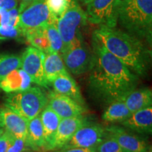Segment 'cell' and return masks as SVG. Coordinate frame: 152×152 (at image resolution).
I'll use <instances>...</instances> for the list:
<instances>
[{"label": "cell", "instance_id": "6da1fadb", "mask_svg": "<svg viewBox=\"0 0 152 152\" xmlns=\"http://www.w3.org/2000/svg\"><path fill=\"white\" fill-rule=\"evenodd\" d=\"M94 61L90 70L89 84L99 99L111 104L134 90L139 77L92 36Z\"/></svg>", "mask_w": 152, "mask_h": 152}, {"label": "cell", "instance_id": "7a4b0ae2", "mask_svg": "<svg viewBox=\"0 0 152 152\" xmlns=\"http://www.w3.org/2000/svg\"><path fill=\"white\" fill-rule=\"evenodd\" d=\"M93 35L133 73L144 77L149 70L151 51L142 41L128 32L100 26Z\"/></svg>", "mask_w": 152, "mask_h": 152}, {"label": "cell", "instance_id": "3957f363", "mask_svg": "<svg viewBox=\"0 0 152 152\" xmlns=\"http://www.w3.org/2000/svg\"><path fill=\"white\" fill-rule=\"evenodd\" d=\"M118 22L128 33L151 42L152 0H121Z\"/></svg>", "mask_w": 152, "mask_h": 152}, {"label": "cell", "instance_id": "277c9868", "mask_svg": "<svg viewBox=\"0 0 152 152\" xmlns=\"http://www.w3.org/2000/svg\"><path fill=\"white\" fill-rule=\"evenodd\" d=\"M48 104V96L38 87L9 93L5 99V106L9 108L30 121L39 115Z\"/></svg>", "mask_w": 152, "mask_h": 152}, {"label": "cell", "instance_id": "5b68a950", "mask_svg": "<svg viewBox=\"0 0 152 152\" xmlns=\"http://www.w3.org/2000/svg\"><path fill=\"white\" fill-rule=\"evenodd\" d=\"M19 28L24 32L46 27L56 23L47 7L46 0H23L18 8Z\"/></svg>", "mask_w": 152, "mask_h": 152}, {"label": "cell", "instance_id": "8992f818", "mask_svg": "<svg viewBox=\"0 0 152 152\" xmlns=\"http://www.w3.org/2000/svg\"><path fill=\"white\" fill-rule=\"evenodd\" d=\"M87 16L77 1L71 0L68 8L56 20V26L61 36L64 52L77 37L81 36L80 29L86 25Z\"/></svg>", "mask_w": 152, "mask_h": 152}, {"label": "cell", "instance_id": "52a82bcc", "mask_svg": "<svg viewBox=\"0 0 152 152\" xmlns=\"http://www.w3.org/2000/svg\"><path fill=\"white\" fill-rule=\"evenodd\" d=\"M61 56L66 69L75 75L90 71L94 61V53L83 41L82 36L77 37Z\"/></svg>", "mask_w": 152, "mask_h": 152}, {"label": "cell", "instance_id": "ba28073f", "mask_svg": "<svg viewBox=\"0 0 152 152\" xmlns=\"http://www.w3.org/2000/svg\"><path fill=\"white\" fill-rule=\"evenodd\" d=\"M121 0H92L87 4V20L94 24L116 26Z\"/></svg>", "mask_w": 152, "mask_h": 152}, {"label": "cell", "instance_id": "9c48e42d", "mask_svg": "<svg viewBox=\"0 0 152 152\" xmlns=\"http://www.w3.org/2000/svg\"><path fill=\"white\" fill-rule=\"evenodd\" d=\"M45 56V53L39 49L33 47H28L20 56V68L30 76L32 83L47 88L49 83L44 71Z\"/></svg>", "mask_w": 152, "mask_h": 152}, {"label": "cell", "instance_id": "30bf717a", "mask_svg": "<svg viewBox=\"0 0 152 152\" xmlns=\"http://www.w3.org/2000/svg\"><path fill=\"white\" fill-rule=\"evenodd\" d=\"M106 137V128L98 123L86 121L63 147L94 149Z\"/></svg>", "mask_w": 152, "mask_h": 152}, {"label": "cell", "instance_id": "8fae6325", "mask_svg": "<svg viewBox=\"0 0 152 152\" xmlns=\"http://www.w3.org/2000/svg\"><path fill=\"white\" fill-rule=\"evenodd\" d=\"M105 128L106 136L115 140L126 152H149L151 146L144 139L116 125Z\"/></svg>", "mask_w": 152, "mask_h": 152}, {"label": "cell", "instance_id": "7c38bea8", "mask_svg": "<svg viewBox=\"0 0 152 152\" xmlns=\"http://www.w3.org/2000/svg\"><path fill=\"white\" fill-rule=\"evenodd\" d=\"M47 106L61 118H68L81 115L85 108L65 95L52 92L48 96Z\"/></svg>", "mask_w": 152, "mask_h": 152}, {"label": "cell", "instance_id": "4fadbf2b", "mask_svg": "<svg viewBox=\"0 0 152 152\" xmlns=\"http://www.w3.org/2000/svg\"><path fill=\"white\" fill-rule=\"evenodd\" d=\"M87 120L82 115L61 120L49 151L58 150L65 146L76 131Z\"/></svg>", "mask_w": 152, "mask_h": 152}, {"label": "cell", "instance_id": "5bb4252c", "mask_svg": "<svg viewBox=\"0 0 152 152\" xmlns=\"http://www.w3.org/2000/svg\"><path fill=\"white\" fill-rule=\"evenodd\" d=\"M28 123L26 119L7 106L0 109V124L1 128L10 132L14 137L26 140Z\"/></svg>", "mask_w": 152, "mask_h": 152}, {"label": "cell", "instance_id": "9a60e30c", "mask_svg": "<svg viewBox=\"0 0 152 152\" xmlns=\"http://www.w3.org/2000/svg\"><path fill=\"white\" fill-rule=\"evenodd\" d=\"M52 83L54 92L68 96L85 107V101L79 87L69 73L59 75Z\"/></svg>", "mask_w": 152, "mask_h": 152}, {"label": "cell", "instance_id": "2e32d148", "mask_svg": "<svg viewBox=\"0 0 152 152\" xmlns=\"http://www.w3.org/2000/svg\"><path fill=\"white\" fill-rule=\"evenodd\" d=\"M32 80L30 76L22 68L10 72L0 82V90L7 93L20 92L30 87Z\"/></svg>", "mask_w": 152, "mask_h": 152}, {"label": "cell", "instance_id": "e0dca14e", "mask_svg": "<svg viewBox=\"0 0 152 152\" xmlns=\"http://www.w3.org/2000/svg\"><path fill=\"white\" fill-rule=\"evenodd\" d=\"M125 128L140 133L151 134L152 132V106L133 113L131 116L121 123Z\"/></svg>", "mask_w": 152, "mask_h": 152}, {"label": "cell", "instance_id": "ac0fdd59", "mask_svg": "<svg viewBox=\"0 0 152 152\" xmlns=\"http://www.w3.org/2000/svg\"><path fill=\"white\" fill-rule=\"evenodd\" d=\"M121 99L133 113L152 105V92L149 88H135L125 94Z\"/></svg>", "mask_w": 152, "mask_h": 152}, {"label": "cell", "instance_id": "d6986e66", "mask_svg": "<svg viewBox=\"0 0 152 152\" xmlns=\"http://www.w3.org/2000/svg\"><path fill=\"white\" fill-rule=\"evenodd\" d=\"M42 124L45 140V151H49L51 144L56 134L57 128L61 118L55 112L47 106L39 114Z\"/></svg>", "mask_w": 152, "mask_h": 152}, {"label": "cell", "instance_id": "ffe728a7", "mask_svg": "<svg viewBox=\"0 0 152 152\" xmlns=\"http://www.w3.org/2000/svg\"><path fill=\"white\" fill-rule=\"evenodd\" d=\"M26 146L35 151L45 150V136L39 115L28 121Z\"/></svg>", "mask_w": 152, "mask_h": 152}, {"label": "cell", "instance_id": "44dd1931", "mask_svg": "<svg viewBox=\"0 0 152 152\" xmlns=\"http://www.w3.org/2000/svg\"><path fill=\"white\" fill-rule=\"evenodd\" d=\"M44 71L49 83H52L59 75L68 73L61 56L56 52H50L45 54Z\"/></svg>", "mask_w": 152, "mask_h": 152}, {"label": "cell", "instance_id": "7402d4cb", "mask_svg": "<svg viewBox=\"0 0 152 152\" xmlns=\"http://www.w3.org/2000/svg\"><path fill=\"white\" fill-rule=\"evenodd\" d=\"M132 114L126 104L121 99L109 104L102 115V119L107 123H121L129 118Z\"/></svg>", "mask_w": 152, "mask_h": 152}, {"label": "cell", "instance_id": "603a6c76", "mask_svg": "<svg viewBox=\"0 0 152 152\" xmlns=\"http://www.w3.org/2000/svg\"><path fill=\"white\" fill-rule=\"evenodd\" d=\"M25 37L30 44L31 47L39 49L45 54L51 52L50 45L47 38L45 27L26 32Z\"/></svg>", "mask_w": 152, "mask_h": 152}, {"label": "cell", "instance_id": "cb8c5ba5", "mask_svg": "<svg viewBox=\"0 0 152 152\" xmlns=\"http://www.w3.org/2000/svg\"><path fill=\"white\" fill-rule=\"evenodd\" d=\"M21 66V58L14 54H0V82L8 74Z\"/></svg>", "mask_w": 152, "mask_h": 152}, {"label": "cell", "instance_id": "d4e9b609", "mask_svg": "<svg viewBox=\"0 0 152 152\" xmlns=\"http://www.w3.org/2000/svg\"><path fill=\"white\" fill-rule=\"evenodd\" d=\"M45 30L50 45L51 52H56L59 54L61 52L64 44L61 36L57 28L56 23H49L45 27Z\"/></svg>", "mask_w": 152, "mask_h": 152}, {"label": "cell", "instance_id": "484cf974", "mask_svg": "<svg viewBox=\"0 0 152 152\" xmlns=\"http://www.w3.org/2000/svg\"><path fill=\"white\" fill-rule=\"evenodd\" d=\"M71 0H46L49 11L56 19H58L68 8Z\"/></svg>", "mask_w": 152, "mask_h": 152}, {"label": "cell", "instance_id": "4316f807", "mask_svg": "<svg viewBox=\"0 0 152 152\" xmlns=\"http://www.w3.org/2000/svg\"><path fill=\"white\" fill-rule=\"evenodd\" d=\"M95 152H126L113 138H105L94 148Z\"/></svg>", "mask_w": 152, "mask_h": 152}, {"label": "cell", "instance_id": "83f0119b", "mask_svg": "<svg viewBox=\"0 0 152 152\" xmlns=\"http://www.w3.org/2000/svg\"><path fill=\"white\" fill-rule=\"evenodd\" d=\"M25 36L24 32L19 27L11 25H0V37L4 40L7 39H16Z\"/></svg>", "mask_w": 152, "mask_h": 152}, {"label": "cell", "instance_id": "f1b7e54d", "mask_svg": "<svg viewBox=\"0 0 152 152\" xmlns=\"http://www.w3.org/2000/svg\"><path fill=\"white\" fill-rule=\"evenodd\" d=\"M15 138L10 132L5 130L0 137V152H7L10 146L14 141Z\"/></svg>", "mask_w": 152, "mask_h": 152}, {"label": "cell", "instance_id": "f546056e", "mask_svg": "<svg viewBox=\"0 0 152 152\" xmlns=\"http://www.w3.org/2000/svg\"><path fill=\"white\" fill-rule=\"evenodd\" d=\"M26 146V140L15 138L14 141L7 152H22Z\"/></svg>", "mask_w": 152, "mask_h": 152}, {"label": "cell", "instance_id": "4dcf8cb0", "mask_svg": "<svg viewBox=\"0 0 152 152\" xmlns=\"http://www.w3.org/2000/svg\"><path fill=\"white\" fill-rule=\"evenodd\" d=\"M9 25L14 26V27H19V14L18 9L14 8L9 10Z\"/></svg>", "mask_w": 152, "mask_h": 152}, {"label": "cell", "instance_id": "1f68e13d", "mask_svg": "<svg viewBox=\"0 0 152 152\" xmlns=\"http://www.w3.org/2000/svg\"><path fill=\"white\" fill-rule=\"evenodd\" d=\"M52 152H95V149L83 147H62Z\"/></svg>", "mask_w": 152, "mask_h": 152}, {"label": "cell", "instance_id": "d6a6232c", "mask_svg": "<svg viewBox=\"0 0 152 152\" xmlns=\"http://www.w3.org/2000/svg\"><path fill=\"white\" fill-rule=\"evenodd\" d=\"M18 7V0H0V9L5 10L16 8Z\"/></svg>", "mask_w": 152, "mask_h": 152}, {"label": "cell", "instance_id": "836d02e7", "mask_svg": "<svg viewBox=\"0 0 152 152\" xmlns=\"http://www.w3.org/2000/svg\"><path fill=\"white\" fill-rule=\"evenodd\" d=\"M9 23V11L4 9H0V25H8Z\"/></svg>", "mask_w": 152, "mask_h": 152}, {"label": "cell", "instance_id": "e575fe53", "mask_svg": "<svg viewBox=\"0 0 152 152\" xmlns=\"http://www.w3.org/2000/svg\"><path fill=\"white\" fill-rule=\"evenodd\" d=\"M5 131V129L4 128H0V137H1V135L3 134V133Z\"/></svg>", "mask_w": 152, "mask_h": 152}, {"label": "cell", "instance_id": "d590c367", "mask_svg": "<svg viewBox=\"0 0 152 152\" xmlns=\"http://www.w3.org/2000/svg\"><path fill=\"white\" fill-rule=\"evenodd\" d=\"M82 1H83L85 4H87L90 2V1H92V0H82Z\"/></svg>", "mask_w": 152, "mask_h": 152}, {"label": "cell", "instance_id": "8d00e7d4", "mask_svg": "<svg viewBox=\"0 0 152 152\" xmlns=\"http://www.w3.org/2000/svg\"><path fill=\"white\" fill-rule=\"evenodd\" d=\"M2 40H4V39H1V38L0 37V42H1V41H2Z\"/></svg>", "mask_w": 152, "mask_h": 152}, {"label": "cell", "instance_id": "74e56055", "mask_svg": "<svg viewBox=\"0 0 152 152\" xmlns=\"http://www.w3.org/2000/svg\"><path fill=\"white\" fill-rule=\"evenodd\" d=\"M0 128H1V124H0Z\"/></svg>", "mask_w": 152, "mask_h": 152}, {"label": "cell", "instance_id": "f35d334b", "mask_svg": "<svg viewBox=\"0 0 152 152\" xmlns=\"http://www.w3.org/2000/svg\"><path fill=\"white\" fill-rule=\"evenodd\" d=\"M74 1H77V0H74Z\"/></svg>", "mask_w": 152, "mask_h": 152}]
</instances>
